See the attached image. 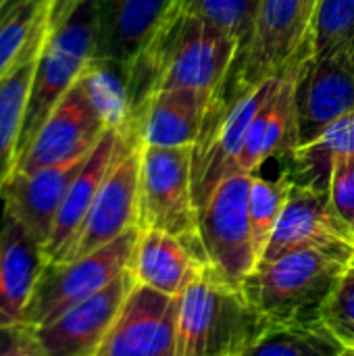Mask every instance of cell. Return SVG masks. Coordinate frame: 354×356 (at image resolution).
Listing matches in <instances>:
<instances>
[{"label":"cell","instance_id":"cell-1","mask_svg":"<svg viewBox=\"0 0 354 356\" xmlns=\"http://www.w3.org/2000/svg\"><path fill=\"white\" fill-rule=\"evenodd\" d=\"M353 259L348 242L288 252L259 263L242 290L269 327L317 323Z\"/></svg>","mask_w":354,"mask_h":356},{"label":"cell","instance_id":"cell-2","mask_svg":"<svg viewBox=\"0 0 354 356\" xmlns=\"http://www.w3.org/2000/svg\"><path fill=\"white\" fill-rule=\"evenodd\" d=\"M267 330L242 286L209 267L182 294L177 356H242Z\"/></svg>","mask_w":354,"mask_h":356},{"label":"cell","instance_id":"cell-3","mask_svg":"<svg viewBox=\"0 0 354 356\" xmlns=\"http://www.w3.org/2000/svg\"><path fill=\"white\" fill-rule=\"evenodd\" d=\"M321 0H261L252 33L217 102L227 111L261 81L284 75L313 50L311 38Z\"/></svg>","mask_w":354,"mask_h":356},{"label":"cell","instance_id":"cell-4","mask_svg":"<svg viewBox=\"0 0 354 356\" xmlns=\"http://www.w3.org/2000/svg\"><path fill=\"white\" fill-rule=\"evenodd\" d=\"M98 0H86L61 27L50 31L38 56L17 146V163L58 100L81 77L96 52Z\"/></svg>","mask_w":354,"mask_h":356},{"label":"cell","instance_id":"cell-5","mask_svg":"<svg viewBox=\"0 0 354 356\" xmlns=\"http://www.w3.org/2000/svg\"><path fill=\"white\" fill-rule=\"evenodd\" d=\"M138 238L140 227H131L92 254L73 261H48L25 309V325L46 327L113 284L131 267Z\"/></svg>","mask_w":354,"mask_h":356},{"label":"cell","instance_id":"cell-6","mask_svg":"<svg viewBox=\"0 0 354 356\" xmlns=\"http://www.w3.org/2000/svg\"><path fill=\"white\" fill-rule=\"evenodd\" d=\"M194 146L159 148L140 144L138 227L196 240L198 209L192 190Z\"/></svg>","mask_w":354,"mask_h":356},{"label":"cell","instance_id":"cell-7","mask_svg":"<svg viewBox=\"0 0 354 356\" xmlns=\"http://www.w3.org/2000/svg\"><path fill=\"white\" fill-rule=\"evenodd\" d=\"M248 173L223 179L198 209V236L211 267L227 282L242 286L259 265L248 221Z\"/></svg>","mask_w":354,"mask_h":356},{"label":"cell","instance_id":"cell-8","mask_svg":"<svg viewBox=\"0 0 354 356\" xmlns=\"http://www.w3.org/2000/svg\"><path fill=\"white\" fill-rule=\"evenodd\" d=\"M282 75L269 77L242 94L230 108L204 125L202 138L194 146L192 159V190L196 209H200L211 192L230 175L240 173L238 163L252 119L261 106L280 88Z\"/></svg>","mask_w":354,"mask_h":356},{"label":"cell","instance_id":"cell-9","mask_svg":"<svg viewBox=\"0 0 354 356\" xmlns=\"http://www.w3.org/2000/svg\"><path fill=\"white\" fill-rule=\"evenodd\" d=\"M106 129V119L79 77L52 108L27 152L19 159L15 171L31 173L86 159Z\"/></svg>","mask_w":354,"mask_h":356},{"label":"cell","instance_id":"cell-10","mask_svg":"<svg viewBox=\"0 0 354 356\" xmlns=\"http://www.w3.org/2000/svg\"><path fill=\"white\" fill-rule=\"evenodd\" d=\"M354 111V42L300 60L296 75L298 148L311 144L325 127Z\"/></svg>","mask_w":354,"mask_h":356},{"label":"cell","instance_id":"cell-11","mask_svg":"<svg viewBox=\"0 0 354 356\" xmlns=\"http://www.w3.org/2000/svg\"><path fill=\"white\" fill-rule=\"evenodd\" d=\"M138 196L140 144L125 136V142L63 261L92 254L115 242L131 227H138Z\"/></svg>","mask_w":354,"mask_h":356},{"label":"cell","instance_id":"cell-12","mask_svg":"<svg viewBox=\"0 0 354 356\" xmlns=\"http://www.w3.org/2000/svg\"><path fill=\"white\" fill-rule=\"evenodd\" d=\"M179 300L134 284L96 356H177Z\"/></svg>","mask_w":354,"mask_h":356},{"label":"cell","instance_id":"cell-13","mask_svg":"<svg viewBox=\"0 0 354 356\" xmlns=\"http://www.w3.org/2000/svg\"><path fill=\"white\" fill-rule=\"evenodd\" d=\"M240 42L209 21L188 13L175 40L159 92L188 88L219 94L240 58Z\"/></svg>","mask_w":354,"mask_h":356},{"label":"cell","instance_id":"cell-14","mask_svg":"<svg viewBox=\"0 0 354 356\" xmlns=\"http://www.w3.org/2000/svg\"><path fill=\"white\" fill-rule=\"evenodd\" d=\"M134 284L136 277L127 269L92 298L69 309L50 325L38 327L35 336L44 350L50 356L98 355Z\"/></svg>","mask_w":354,"mask_h":356},{"label":"cell","instance_id":"cell-15","mask_svg":"<svg viewBox=\"0 0 354 356\" xmlns=\"http://www.w3.org/2000/svg\"><path fill=\"white\" fill-rule=\"evenodd\" d=\"M338 242L353 244V232L336 215L330 192L294 184L259 263H269L288 252Z\"/></svg>","mask_w":354,"mask_h":356},{"label":"cell","instance_id":"cell-16","mask_svg":"<svg viewBox=\"0 0 354 356\" xmlns=\"http://www.w3.org/2000/svg\"><path fill=\"white\" fill-rule=\"evenodd\" d=\"M211 267L200 238H179L159 229H140L131 259L136 284L167 296H182Z\"/></svg>","mask_w":354,"mask_h":356},{"label":"cell","instance_id":"cell-17","mask_svg":"<svg viewBox=\"0 0 354 356\" xmlns=\"http://www.w3.org/2000/svg\"><path fill=\"white\" fill-rule=\"evenodd\" d=\"M86 159L31 173L15 171L0 194L2 213L19 219L27 232L46 248L61 204Z\"/></svg>","mask_w":354,"mask_h":356},{"label":"cell","instance_id":"cell-18","mask_svg":"<svg viewBox=\"0 0 354 356\" xmlns=\"http://www.w3.org/2000/svg\"><path fill=\"white\" fill-rule=\"evenodd\" d=\"M300 60H296L282 75L280 88L252 119L238 163L240 173L257 175L259 169L269 159H290V161L294 159L298 150L296 75H298Z\"/></svg>","mask_w":354,"mask_h":356},{"label":"cell","instance_id":"cell-19","mask_svg":"<svg viewBox=\"0 0 354 356\" xmlns=\"http://www.w3.org/2000/svg\"><path fill=\"white\" fill-rule=\"evenodd\" d=\"M48 265L44 246L13 215L0 223V327L25 323V309Z\"/></svg>","mask_w":354,"mask_h":356},{"label":"cell","instance_id":"cell-20","mask_svg":"<svg viewBox=\"0 0 354 356\" xmlns=\"http://www.w3.org/2000/svg\"><path fill=\"white\" fill-rule=\"evenodd\" d=\"M219 94L204 90H163L156 92L138 125L136 142L142 146L182 148L196 146Z\"/></svg>","mask_w":354,"mask_h":356},{"label":"cell","instance_id":"cell-21","mask_svg":"<svg viewBox=\"0 0 354 356\" xmlns=\"http://www.w3.org/2000/svg\"><path fill=\"white\" fill-rule=\"evenodd\" d=\"M123 142H125V134L117 127H108L106 134L96 144V148L86 159L83 167L79 169L77 177L73 179V184L61 204L50 240L44 248L48 261H63L65 254L69 252V248H71L106 173L111 171Z\"/></svg>","mask_w":354,"mask_h":356},{"label":"cell","instance_id":"cell-22","mask_svg":"<svg viewBox=\"0 0 354 356\" xmlns=\"http://www.w3.org/2000/svg\"><path fill=\"white\" fill-rule=\"evenodd\" d=\"M173 0H98L94 58L131 65Z\"/></svg>","mask_w":354,"mask_h":356},{"label":"cell","instance_id":"cell-23","mask_svg":"<svg viewBox=\"0 0 354 356\" xmlns=\"http://www.w3.org/2000/svg\"><path fill=\"white\" fill-rule=\"evenodd\" d=\"M46 35L48 31L42 33L29 46L23 58L6 75L0 77V194L17 167V146L21 138L23 117L33 81V71Z\"/></svg>","mask_w":354,"mask_h":356},{"label":"cell","instance_id":"cell-24","mask_svg":"<svg viewBox=\"0 0 354 356\" xmlns=\"http://www.w3.org/2000/svg\"><path fill=\"white\" fill-rule=\"evenodd\" d=\"M346 156H354V111L325 127L311 144L300 146L288 173L294 184L330 192L334 163Z\"/></svg>","mask_w":354,"mask_h":356},{"label":"cell","instance_id":"cell-25","mask_svg":"<svg viewBox=\"0 0 354 356\" xmlns=\"http://www.w3.org/2000/svg\"><path fill=\"white\" fill-rule=\"evenodd\" d=\"M50 0H8L0 8V77L48 31Z\"/></svg>","mask_w":354,"mask_h":356},{"label":"cell","instance_id":"cell-26","mask_svg":"<svg viewBox=\"0 0 354 356\" xmlns=\"http://www.w3.org/2000/svg\"><path fill=\"white\" fill-rule=\"evenodd\" d=\"M348 346L323 323L269 327L242 356H342Z\"/></svg>","mask_w":354,"mask_h":356},{"label":"cell","instance_id":"cell-27","mask_svg":"<svg viewBox=\"0 0 354 356\" xmlns=\"http://www.w3.org/2000/svg\"><path fill=\"white\" fill-rule=\"evenodd\" d=\"M294 181L290 173H282L277 179H267L261 175L250 177V190H248V221L252 232V244L257 250V257L261 261L275 225L282 217V211L288 202L290 190Z\"/></svg>","mask_w":354,"mask_h":356},{"label":"cell","instance_id":"cell-28","mask_svg":"<svg viewBox=\"0 0 354 356\" xmlns=\"http://www.w3.org/2000/svg\"><path fill=\"white\" fill-rule=\"evenodd\" d=\"M259 6L261 0H188V8L192 15L234 35L240 42L242 52L252 33Z\"/></svg>","mask_w":354,"mask_h":356},{"label":"cell","instance_id":"cell-29","mask_svg":"<svg viewBox=\"0 0 354 356\" xmlns=\"http://www.w3.org/2000/svg\"><path fill=\"white\" fill-rule=\"evenodd\" d=\"M354 42V0H321L313 27V54L325 56Z\"/></svg>","mask_w":354,"mask_h":356},{"label":"cell","instance_id":"cell-30","mask_svg":"<svg viewBox=\"0 0 354 356\" xmlns=\"http://www.w3.org/2000/svg\"><path fill=\"white\" fill-rule=\"evenodd\" d=\"M321 321L348 346L354 348V259L330 296Z\"/></svg>","mask_w":354,"mask_h":356},{"label":"cell","instance_id":"cell-31","mask_svg":"<svg viewBox=\"0 0 354 356\" xmlns=\"http://www.w3.org/2000/svg\"><path fill=\"white\" fill-rule=\"evenodd\" d=\"M330 200L342 223L354 232V156L338 159L330 177Z\"/></svg>","mask_w":354,"mask_h":356},{"label":"cell","instance_id":"cell-32","mask_svg":"<svg viewBox=\"0 0 354 356\" xmlns=\"http://www.w3.org/2000/svg\"><path fill=\"white\" fill-rule=\"evenodd\" d=\"M0 356H50L40 344L35 330L19 323L0 327Z\"/></svg>","mask_w":354,"mask_h":356},{"label":"cell","instance_id":"cell-33","mask_svg":"<svg viewBox=\"0 0 354 356\" xmlns=\"http://www.w3.org/2000/svg\"><path fill=\"white\" fill-rule=\"evenodd\" d=\"M86 0H50V13H48V33L61 27Z\"/></svg>","mask_w":354,"mask_h":356},{"label":"cell","instance_id":"cell-34","mask_svg":"<svg viewBox=\"0 0 354 356\" xmlns=\"http://www.w3.org/2000/svg\"><path fill=\"white\" fill-rule=\"evenodd\" d=\"M342 356H354V348H346V350H344V355Z\"/></svg>","mask_w":354,"mask_h":356},{"label":"cell","instance_id":"cell-35","mask_svg":"<svg viewBox=\"0 0 354 356\" xmlns=\"http://www.w3.org/2000/svg\"><path fill=\"white\" fill-rule=\"evenodd\" d=\"M6 2H8V0H0V8H2V6H4Z\"/></svg>","mask_w":354,"mask_h":356},{"label":"cell","instance_id":"cell-36","mask_svg":"<svg viewBox=\"0 0 354 356\" xmlns=\"http://www.w3.org/2000/svg\"><path fill=\"white\" fill-rule=\"evenodd\" d=\"M353 246H354V232H353Z\"/></svg>","mask_w":354,"mask_h":356}]
</instances>
